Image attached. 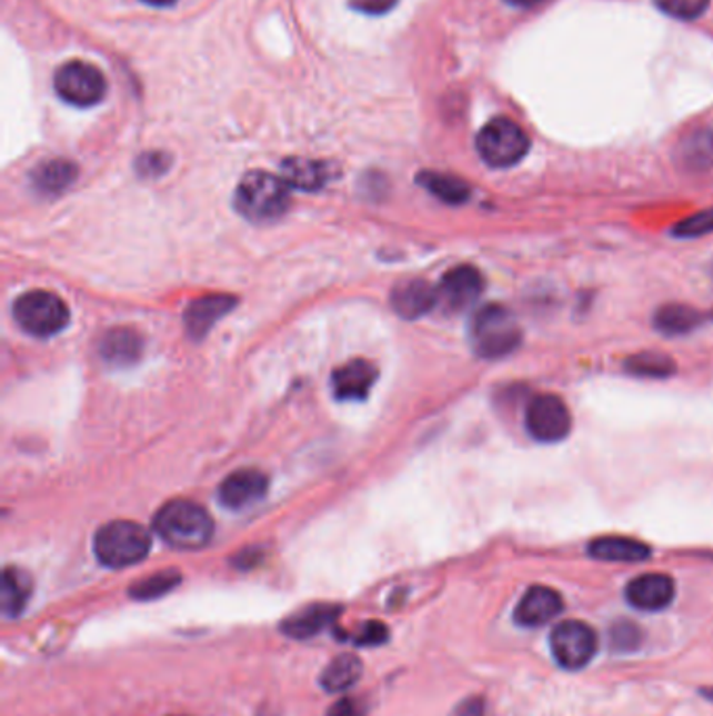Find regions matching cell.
<instances>
[{
	"label": "cell",
	"mask_w": 713,
	"mask_h": 716,
	"mask_svg": "<svg viewBox=\"0 0 713 716\" xmlns=\"http://www.w3.org/2000/svg\"><path fill=\"white\" fill-rule=\"evenodd\" d=\"M153 528L170 547L193 551L210 543L214 535V519L201 505L174 499L158 511Z\"/></svg>",
	"instance_id": "1"
},
{
	"label": "cell",
	"mask_w": 713,
	"mask_h": 716,
	"mask_svg": "<svg viewBox=\"0 0 713 716\" xmlns=\"http://www.w3.org/2000/svg\"><path fill=\"white\" fill-rule=\"evenodd\" d=\"M469 336L475 355L488 360L513 355L523 340L518 319L499 305L483 306L473 315Z\"/></svg>",
	"instance_id": "2"
},
{
	"label": "cell",
	"mask_w": 713,
	"mask_h": 716,
	"mask_svg": "<svg viewBox=\"0 0 713 716\" xmlns=\"http://www.w3.org/2000/svg\"><path fill=\"white\" fill-rule=\"evenodd\" d=\"M234 208L251 222H272L289 208V185L262 170L250 172L237 187Z\"/></svg>",
	"instance_id": "3"
},
{
	"label": "cell",
	"mask_w": 713,
	"mask_h": 716,
	"mask_svg": "<svg viewBox=\"0 0 713 716\" xmlns=\"http://www.w3.org/2000/svg\"><path fill=\"white\" fill-rule=\"evenodd\" d=\"M151 551V535L137 521H109L94 535V556L108 568H128Z\"/></svg>",
	"instance_id": "4"
},
{
	"label": "cell",
	"mask_w": 713,
	"mask_h": 716,
	"mask_svg": "<svg viewBox=\"0 0 713 716\" xmlns=\"http://www.w3.org/2000/svg\"><path fill=\"white\" fill-rule=\"evenodd\" d=\"M13 317L19 327L34 338H51L63 331L70 321L66 302L51 291H28L13 305Z\"/></svg>",
	"instance_id": "5"
},
{
	"label": "cell",
	"mask_w": 713,
	"mask_h": 716,
	"mask_svg": "<svg viewBox=\"0 0 713 716\" xmlns=\"http://www.w3.org/2000/svg\"><path fill=\"white\" fill-rule=\"evenodd\" d=\"M475 147L488 166L511 168L528 156L530 139L518 122L509 118H496L480 130Z\"/></svg>",
	"instance_id": "6"
},
{
	"label": "cell",
	"mask_w": 713,
	"mask_h": 716,
	"mask_svg": "<svg viewBox=\"0 0 713 716\" xmlns=\"http://www.w3.org/2000/svg\"><path fill=\"white\" fill-rule=\"evenodd\" d=\"M54 90L70 106L92 108L103 101L108 82L94 66L84 61H70L54 72Z\"/></svg>",
	"instance_id": "7"
},
{
	"label": "cell",
	"mask_w": 713,
	"mask_h": 716,
	"mask_svg": "<svg viewBox=\"0 0 713 716\" xmlns=\"http://www.w3.org/2000/svg\"><path fill=\"white\" fill-rule=\"evenodd\" d=\"M596 633L582 620H563L551 633V652L565 670H580L596 656Z\"/></svg>",
	"instance_id": "8"
},
{
	"label": "cell",
	"mask_w": 713,
	"mask_h": 716,
	"mask_svg": "<svg viewBox=\"0 0 713 716\" xmlns=\"http://www.w3.org/2000/svg\"><path fill=\"white\" fill-rule=\"evenodd\" d=\"M525 426L538 442L554 445L570 436L571 412L559 396H535L525 412Z\"/></svg>",
	"instance_id": "9"
},
{
	"label": "cell",
	"mask_w": 713,
	"mask_h": 716,
	"mask_svg": "<svg viewBox=\"0 0 713 716\" xmlns=\"http://www.w3.org/2000/svg\"><path fill=\"white\" fill-rule=\"evenodd\" d=\"M482 272L473 267H456L444 275L438 286V306H442L450 315H459L475 305L483 294Z\"/></svg>",
	"instance_id": "10"
},
{
	"label": "cell",
	"mask_w": 713,
	"mask_h": 716,
	"mask_svg": "<svg viewBox=\"0 0 713 716\" xmlns=\"http://www.w3.org/2000/svg\"><path fill=\"white\" fill-rule=\"evenodd\" d=\"M563 611V597L544 585H534L519 599L513 618L519 627L538 628L549 625Z\"/></svg>",
	"instance_id": "11"
},
{
	"label": "cell",
	"mask_w": 713,
	"mask_h": 716,
	"mask_svg": "<svg viewBox=\"0 0 713 716\" xmlns=\"http://www.w3.org/2000/svg\"><path fill=\"white\" fill-rule=\"evenodd\" d=\"M676 585L667 574H642L625 587V599L632 608L660 611L674 601Z\"/></svg>",
	"instance_id": "12"
},
{
	"label": "cell",
	"mask_w": 713,
	"mask_h": 716,
	"mask_svg": "<svg viewBox=\"0 0 713 716\" xmlns=\"http://www.w3.org/2000/svg\"><path fill=\"white\" fill-rule=\"evenodd\" d=\"M268 490L267 474L258 469H239L218 488V499L227 509H245L264 499Z\"/></svg>",
	"instance_id": "13"
},
{
	"label": "cell",
	"mask_w": 713,
	"mask_h": 716,
	"mask_svg": "<svg viewBox=\"0 0 713 716\" xmlns=\"http://www.w3.org/2000/svg\"><path fill=\"white\" fill-rule=\"evenodd\" d=\"M375 381V365L364 358H354L333 371V395L339 400H364Z\"/></svg>",
	"instance_id": "14"
},
{
	"label": "cell",
	"mask_w": 713,
	"mask_h": 716,
	"mask_svg": "<svg viewBox=\"0 0 713 716\" xmlns=\"http://www.w3.org/2000/svg\"><path fill=\"white\" fill-rule=\"evenodd\" d=\"M676 163L693 175L713 168V126H699L684 135L676 147Z\"/></svg>",
	"instance_id": "15"
},
{
	"label": "cell",
	"mask_w": 713,
	"mask_h": 716,
	"mask_svg": "<svg viewBox=\"0 0 713 716\" xmlns=\"http://www.w3.org/2000/svg\"><path fill=\"white\" fill-rule=\"evenodd\" d=\"M393 310L404 319H419L438 306V287L423 279H411L395 286L392 294Z\"/></svg>",
	"instance_id": "16"
},
{
	"label": "cell",
	"mask_w": 713,
	"mask_h": 716,
	"mask_svg": "<svg viewBox=\"0 0 713 716\" xmlns=\"http://www.w3.org/2000/svg\"><path fill=\"white\" fill-rule=\"evenodd\" d=\"M237 305V300L232 296H205L199 298L193 305L187 308L184 315V322H187V331L191 338L201 340L208 336V331L214 327L215 322L220 321L222 317H227L232 308Z\"/></svg>",
	"instance_id": "17"
},
{
	"label": "cell",
	"mask_w": 713,
	"mask_h": 716,
	"mask_svg": "<svg viewBox=\"0 0 713 716\" xmlns=\"http://www.w3.org/2000/svg\"><path fill=\"white\" fill-rule=\"evenodd\" d=\"M339 614H341V608L333 606V604L308 606L302 611L289 616L281 625V630L291 639H310V637H317L324 628L335 625Z\"/></svg>",
	"instance_id": "18"
},
{
	"label": "cell",
	"mask_w": 713,
	"mask_h": 716,
	"mask_svg": "<svg viewBox=\"0 0 713 716\" xmlns=\"http://www.w3.org/2000/svg\"><path fill=\"white\" fill-rule=\"evenodd\" d=\"M589 554L601 561L636 564L651 557V547L630 537H601L590 540Z\"/></svg>",
	"instance_id": "19"
},
{
	"label": "cell",
	"mask_w": 713,
	"mask_h": 716,
	"mask_svg": "<svg viewBox=\"0 0 713 716\" xmlns=\"http://www.w3.org/2000/svg\"><path fill=\"white\" fill-rule=\"evenodd\" d=\"M143 355V340L134 329L120 327L101 341V357L113 367H130Z\"/></svg>",
	"instance_id": "20"
},
{
	"label": "cell",
	"mask_w": 713,
	"mask_h": 716,
	"mask_svg": "<svg viewBox=\"0 0 713 716\" xmlns=\"http://www.w3.org/2000/svg\"><path fill=\"white\" fill-rule=\"evenodd\" d=\"M333 177L329 163L322 161L291 158L283 161V179L289 187H298L303 191H319Z\"/></svg>",
	"instance_id": "21"
},
{
	"label": "cell",
	"mask_w": 713,
	"mask_h": 716,
	"mask_svg": "<svg viewBox=\"0 0 713 716\" xmlns=\"http://www.w3.org/2000/svg\"><path fill=\"white\" fill-rule=\"evenodd\" d=\"M32 593L30 576L19 568H4L2 573V591H0V608L4 618H18L26 608Z\"/></svg>",
	"instance_id": "22"
},
{
	"label": "cell",
	"mask_w": 713,
	"mask_h": 716,
	"mask_svg": "<svg viewBox=\"0 0 713 716\" xmlns=\"http://www.w3.org/2000/svg\"><path fill=\"white\" fill-rule=\"evenodd\" d=\"M76 177H78V168L76 163L68 160L44 161L32 172L34 187L40 193H49V196L66 191Z\"/></svg>",
	"instance_id": "23"
},
{
	"label": "cell",
	"mask_w": 713,
	"mask_h": 716,
	"mask_svg": "<svg viewBox=\"0 0 713 716\" xmlns=\"http://www.w3.org/2000/svg\"><path fill=\"white\" fill-rule=\"evenodd\" d=\"M653 325L663 336H684V334L695 331L696 327L701 325V312L695 310L693 306H661L660 310L655 312Z\"/></svg>",
	"instance_id": "24"
},
{
	"label": "cell",
	"mask_w": 713,
	"mask_h": 716,
	"mask_svg": "<svg viewBox=\"0 0 713 716\" xmlns=\"http://www.w3.org/2000/svg\"><path fill=\"white\" fill-rule=\"evenodd\" d=\"M360 677H362L360 658L354 654H343L327 664V668L322 670L321 685L327 692L339 694V692H345L352 685H356Z\"/></svg>",
	"instance_id": "25"
},
{
	"label": "cell",
	"mask_w": 713,
	"mask_h": 716,
	"mask_svg": "<svg viewBox=\"0 0 713 716\" xmlns=\"http://www.w3.org/2000/svg\"><path fill=\"white\" fill-rule=\"evenodd\" d=\"M416 180L428 189L431 196H435L440 201L450 203V206H461L471 196L469 185L456 177H450V175L423 172Z\"/></svg>",
	"instance_id": "26"
},
{
	"label": "cell",
	"mask_w": 713,
	"mask_h": 716,
	"mask_svg": "<svg viewBox=\"0 0 713 716\" xmlns=\"http://www.w3.org/2000/svg\"><path fill=\"white\" fill-rule=\"evenodd\" d=\"M625 371L634 377L665 379L676 374V362L661 352H641L625 360Z\"/></svg>",
	"instance_id": "27"
},
{
	"label": "cell",
	"mask_w": 713,
	"mask_h": 716,
	"mask_svg": "<svg viewBox=\"0 0 713 716\" xmlns=\"http://www.w3.org/2000/svg\"><path fill=\"white\" fill-rule=\"evenodd\" d=\"M180 585V574L168 573L153 574L149 578H144L141 583H137L132 589H130V597L132 599H139V601H149V599H158L161 595L177 589Z\"/></svg>",
	"instance_id": "28"
},
{
	"label": "cell",
	"mask_w": 713,
	"mask_h": 716,
	"mask_svg": "<svg viewBox=\"0 0 713 716\" xmlns=\"http://www.w3.org/2000/svg\"><path fill=\"white\" fill-rule=\"evenodd\" d=\"M653 2L665 16L691 21V19L701 18L710 9L712 0H653Z\"/></svg>",
	"instance_id": "29"
},
{
	"label": "cell",
	"mask_w": 713,
	"mask_h": 716,
	"mask_svg": "<svg viewBox=\"0 0 713 716\" xmlns=\"http://www.w3.org/2000/svg\"><path fill=\"white\" fill-rule=\"evenodd\" d=\"M713 233V208H707L703 212L684 218L677 222L674 235L680 239H693V237H703V235Z\"/></svg>",
	"instance_id": "30"
},
{
	"label": "cell",
	"mask_w": 713,
	"mask_h": 716,
	"mask_svg": "<svg viewBox=\"0 0 713 716\" xmlns=\"http://www.w3.org/2000/svg\"><path fill=\"white\" fill-rule=\"evenodd\" d=\"M642 642V630L634 623H617L611 628V645L617 652H634Z\"/></svg>",
	"instance_id": "31"
},
{
	"label": "cell",
	"mask_w": 713,
	"mask_h": 716,
	"mask_svg": "<svg viewBox=\"0 0 713 716\" xmlns=\"http://www.w3.org/2000/svg\"><path fill=\"white\" fill-rule=\"evenodd\" d=\"M388 627L383 623H366L364 627L358 630L354 635V644L362 645V647H376V645L385 644L388 642Z\"/></svg>",
	"instance_id": "32"
},
{
	"label": "cell",
	"mask_w": 713,
	"mask_h": 716,
	"mask_svg": "<svg viewBox=\"0 0 713 716\" xmlns=\"http://www.w3.org/2000/svg\"><path fill=\"white\" fill-rule=\"evenodd\" d=\"M395 4L398 0H350V7L364 16H385Z\"/></svg>",
	"instance_id": "33"
},
{
	"label": "cell",
	"mask_w": 713,
	"mask_h": 716,
	"mask_svg": "<svg viewBox=\"0 0 713 716\" xmlns=\"http://www.w3.org/2000/svg\"><path fill=\"white\" fill-rule=\"evenodd\" d=\"M168 168V156L163 153H144L139 160V172L144 177H160Z\"/></svg>",
	"instance_id": "34"
},
{
	"label": "cell",
	"mask_w": 713,
	"mask_h": 716,
	"mask_svg": "<svg viewBox=\"0 0 713 716\" xmlns=\"http://www.w3.org/2000/svg\"><path fill=\"white\" fill-rule=\"evenodd\" d=\"M366 715V708L364 704H360V699L354 698H343L335 702L327 716H364Z\"/></svg>",
	"instance_id": "35"
},
{
	"label": "cell",
	"mask_w": 713,
	"mask_h": 716,
	"mask_svg": "<svg viewBox=\"0 0 713 716\" xmlns=\"http://www.w3.org/2000/svg\"><path fill=\"white\" fill-rule=\"evenodd\" d=\"M452 716H483V699L469 698L456 706Z\"/></svg>",
	"instance_id": "36"
},
{
	"label": "cell",
	"mask_w": 713,
	"mask_h": 716,
	"mask_svg": "<svg viewBox=\"0 0 713 716\" xmlns=\"http://www.w3.org/2000/svg\"><path fill=\"white\" fill-rule=\"evenodd\" d=\"M504 2H509L511 7H519V9H530L535 4H542L544 0H504Z\"/></svg>",
	"instance_id": "37"
},
{
	"label": "cell",
	"mask_w": 713,
	"mask_h": 716,
	"mask_svg": "<svg viewBox=\"0 0 713 716\" xmlns=\"http://www.w3.org/2000/svg\"><path fill=\"white\" fill-rule=\"evenodd\" d=\"M143 2L151 4V7H160V9H163V7H172L177 0H143Z\"/></svg>",
	"instance_id": "38"
}]
</instances>
